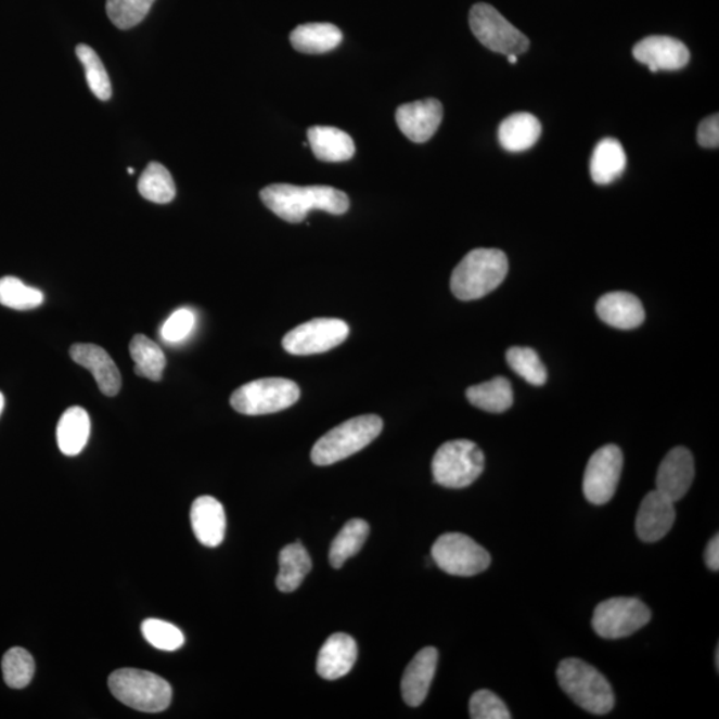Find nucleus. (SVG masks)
Wrapping results in <instances>:
<instances>
[{
    "label": "nucleus",
    "mask_w": 719,
    "mask_h": 719,
    "mask_svg": "<svg viewBox=\"0 0 719 719\" xmlns=\"http://www.w3.org/2000/svg\"><path fill=\"white\" fill-rule=\"evenodd\" d=\"M69 355L76 364L92 373L103 395L113 397L119 394L120 372L113 358L102 347L95 344H75L69 349Z\"/></svg>",
    "instance_id": "17"
},
{
    "label": "nucleus",
    "mask_w": 719,
    "mask_h": 719,
    "mask_svg": "<svg viewBox=\"0 0 719 719\" xmlns=\"http://www.w3.org/2000/svg\"><path fill=\"white\" fill-rule=\"evenodd\" d=\"M438 652L424 647L414 656L401 680V694L408 706L418 707L429 693L437 669Z\"/></svg>",
    "instance_id": "18"
},
{
    "label": "nucleus",
    "mask_w": 719,
    "mask_h": 719,
    "mask_svg": "<svg viewBox=\"0 0 719 719\" xmlns=\"http://www.w3.org/2000/svg\"><path fill=\"white\" fill-rule=\"evenodd\" d=\"M470 711L473 719H510L512 717L506 705L490 690H478L472 695Z\"/></svg>",
    "instance_id": "38"
},
{
    "label": "nucleus",
    "mask_w": 719,
    "mask_h": 719,
    "mask_svg": "<svg viewBox=\"0 0 719 719\" xmlns=\"http://www.w3.org/2000/svg\"><path fill=\"white\" fill-rule=\"evenodd\" d=\"M383 426V420L376 414H364L345 421L314 444L311 452L312 463L326 466L350 458L376 440L382 434Z\"/></svg>",
    "instance_id": "4"
},
{
    "label": "nucleus",
    "mask_w": 719,
    "mask_h": 719,
    "mask_svg": "<svg viewBox=\"0 0 719 719\" xmlns=\"http://www.w3.org/2000/svg\"><path fill=\"white\" fill-rule=\"evenodd\" d=\"M368 536H370V525L364 519L355 518L345 524L330 549V563L333 568H342L345 561L360 552Z\"/></svg>",
    "instance_id": "30"
},
{
    "label": "nucleus",
    "mask_w": 719,
    "mask_h": 719,
    "mask_svg": "<svg viewBox=\"0 0 719 719\" xmlns=\"http://www.w3.org/2000/svg\"><path fill=\"white\" fill-rule=\"evenodd\" d=\"M633 55L637 61L646 64L652 73L677 72L690 61L688 47L681 40L660 35L642 39L634 46Z\"/></svg>",
    "instance_id": "14"
},
{
    "label": "nucleus",
    "mask_w": 719,
    "mask_h": 719,
    "mask_svg": "<svg viewBox=\"0 0 719 719\" xmlns=\"http://www.w3.org/2000/svg\"><path fill=\"white\" fill-rule=\"evenodd\" d=\"M308 140L316 159L321 162L342 163L352 159L355 155L354 139L336 127H311Z\"/></svg>",
    "instance_id": "22"
},
{
    "label": "nucleus",
    "mask_w": 719,
    "mask_h": 719,
    "mask_svg": "<svg viewBox=\"0 0 719 719\" xmlns=\"http://www.w3.org/2000/svg\"><path fill=\"white\" fill-rule=\"evenodd\" d=\"M139 194L145 201L156 204H167L174 201L177 195V185L165 166L161 163L152 162L144 169L138 183Z\"/></svg>",
    "instance_id": "31"
},
{
    "label": "nucleus",
    "mask_w": 719,
    "mask_h": 719,
    "mask_svg": "<svg viewBox=\"0 0 719 719\" xmlns=\"http://www.w3.org/2000/svg\"><path fill=\"white\" fill-rule=\"evenodd\" d=\"M142 633L149 644L159 651L175 652L185 642V637L179 628L157 618L145 619L142 624Z\"/></svg>",
    "instance_id": "37"
},
{
    "label": "nucleus",
    "mask_w": 719,
    "mask_h": 719,
    "mask_svg": "<svg viewBox=\"0 0 719 719\" xmlns=\"http://www.w3.org/2000/svg\"><path fill=\"white\" fill-rule=\"evenodd\" d=\"M191 525L196 539L204 547H219L224 540L227 528L223 505L214 497H197L191 506Z\"/></svg>",
    "instance_id": "19"
},
{
    "label": "nucleus",
    "mask_w": 719,
    "mask_h": 719,
    "mask_svg": "<svg viewBox=\"0 0 719 719\" xmlns=\"http://www.w3.org/2000/svg\"><path fill=\"white\" fill-rule=\"evenodd\" d=\"M4 682L10 688L23 689L30 685L35 675V660L23 647L10 649L2 660Z\"/></svg>",
    "instance_id": "34"
},
{
    "label": "nucleus",
    "mask_w": 719,
    "mask_h": 719,
    "mask_svg": "<svg viewBox=\"0 0 719 719\" xmlns=\"http://www.w3.org/2000/svg\"><path fill=\"white\" fill-rule=\"evenodd\" d=\"M510 271V261L502 251L477 248L471 251L450 278V290L460 300L482 299L495 291Z\"/></svg>",
    "instance_id": "2"
},
{
    "label": "nucleus",
    "mask_w": 719,
    "mask_h": 719,
    "mask_svg": "<svg viewBox=\"0 0 719 719\" xmlns=\"http://www.w3.org/2000/svg\"><path fill=\"white\" fill-rule=\"evenodd\" d=\"M348 335L349 326L341 319H313L286 333L283 347L295 356L319 355L338 347Z\"/></svg>",
    "instance_id": "11"
},
{
    "label": "nucleus",
    "mask_w": 719,
    "mask_h": 719,
    "mask_svg": "<svg viewBox=\"0 0 719 719\" xmlns=\"http://www.w3.org/2000/svg\"><path fill=\"white\" fill-rule=\"evenodd\" d=\"M44 295L42 291L26 285L14 277L0 279V304L16 309V311H30L42 306Z\"/></svg>",
    "instance_id": "32"
},
{
    "label": "nucleus",
    "mask_w": 719,
    "mask_h": 719,
    "mask_svg": "<svg viewBox=\"0 0 719 719\" xmlns=\"http://www.w3.org/2000/svg\"><path fill=\"white\" fill-rule=\"evenodd\" d=\"M694 479V459L683 447L671 449L657 473V489L669 500L680 501L689 492Z\"/></svg>",
    "instance_id": "16"
},
{
    "label": "nucleus",
    "mask_w": 719,
    "mask_h": 719,
    "mask_svg": "<svg viewBox=\"0 0 719 719\" xmlns=\"http://www.w3.org/2000/svg\"><path fill=\"white\" fill-rule=\"evenodd\" d=\"M260 197L268 209L288 223H301L314 209L332 215L349 209L348 195L329 185L272 184L260 192Z\"/></svg>",
    "instance_id": "1"
},
{
    "label": "nucleus",
    "mask_w": 719,
    "mask_h": 719,
    "mask_svg": "<svg viewBox=\"0 0 719 719\" xmlns=\"http://www.w3.org/2000/svg\"><path fill=\"white\" fill-rule=\"evenodd\" d=\"M108 688L121 704L139 711H165L172 701L171 685L147 670H115L108 678Z\"/></svg>",
    "instance_id": "5"
},
{
    "label": "nucleus",
    "mask_w": 719,
    "mask_h": 719,
    "mask_svg": "<svg viewBox=\"0 0 719 719\" xmlns=\"http://www.w3.org/2000/svg\"><path fill=\"white\" fill-rule=\"evenodd\" d=\"M624 455L617 446H605L590 458L583 475V495L594 505H605L616 495Z\"/></svg>",
    "instance_id": "12"
},
{
    "label": "nucleus",
    "mask_w": 719,
    "mask_h": 719,
    "mask_svg": "<svg viewBox=\"0 0 719 719\" xmlns=\"http://www.w3.org/2000/svg\"><path fill=\"white\" fill-rule=\"evenodd\" d=\"M508 364L526 383L540 387L547 383V368L542 364L540 356L530 348L513 347L506 352Z\"/></svg>",
    "instance_id": "35"
},
{
    "label": "nucleus",
    "mask_w": 719,
    "mask_h": 719,
    "mask_svg": "<svg viewBox=\"0 0 719 719\" xmlns=\"http://www.w3.org/2000/svg\"><path fill=\"white\" fill-rule=\"evenodd\" d=\"M3 409H4V396L2 391H0V414H2Z\"/></svg>",
    "instance_id": "42"
},
{
    "label": "nucleus",
    "mask_w": 719,
    "mask_h": 719,
    "mask_svg": "<svg viewBox=\"0 0 719 719\" xmlns=\"http://www.w3.org/2000/svg\"><path fill=\"white\" fill-rule=\"evenodd\" d=\"M698 144L705 149H718L719 145V116L718 114L701 121L697 133Z\"/></svg>",
    "instance_id": "40"
},
{
    "label": "nucleus",
    "mask_w": 719,
    "mask_h": 719,
    "mask_svg": "<svg viewBox=\"0 0 719 719\" xmlns=\"http://www.w3.org/2000/svg\"><path fill=\"white\" fill-rule=\"evenodd\" d=\"M627 154L622 144L616 139L606 138L595 145L592 161H590V175L594 183L606 185L617 180L627 168Z\"/></svg>",
    "instance_id": "25"
},
{
    "label": "nucleus",
    "mask_w": 719,
    "mask_h": 719,
    "mask_svg": "<svg viewBox=\"0 0 719 719\" xmlns=\"http://www.w3.org/2000/svg\"><path fill=\"white\" fill-rule=\"evenodd\" d=\"M91 420L86 409L68 408L62 414L56 428V441L61 452L66 455H78L89 442Z\"/></svg>",
    "instance_id": "23"
},
{
    "label": "nucleus",
    "mask_w": 719,
    "mask_h": 719,
    "mask_svg": "<svg viewBox=\"0 0 719 719\" xmlns=\"http://www.w3.org/2000/svg\"><path fill=\"white\" fill-rule=\"evenodd\" d=\"M156 0H107L110 21L120 30H130L149 15Z\"/></svg>",
    "instance_id": "36"
},
{
    "label": "nucleus",
    "mask_w": 719,
    "mask_h": 719,
    "mask_svg": "<svg viewBox=\"0 0 719 719\" xmlns=\"http://www.w3.org/2000/svg\"><path fill=\"white\" fill-rule=\"evenodd\" d=\"M127 171H128V174H136V169H133V168H128Z\"/></svg>",
    "instance_id": "45"
},
{
    "label": "nucleus",
    "mask_w": 719,
    "mask_h": 719,
    "mask_svg": "<svg viewBox=\"0 0 719 719\" xmlns=\"http://www.w3.org/2000/svg\"><path fill=\"white\" fill-rule=\"evenodd\" d=\"M195 324V314L191 309H178V311L169 316L165 325L162 326L163 341L171 344L183 342L194 331Z\"/></svg>",
    "instance_id": "39"
},
{
    "label": "nucleus",
    "mask_w": 719,
    "mask_h": 719,
    "mask_svg": "<svg viewBox=\"0 0 719 719\" xmlns=\"http://www.w3.org/2000/svg\"><path fill=\"white\" fill-rule=\"evenodd\" d=\"M485 455L475 442L453 440L442 444L432 461L435 482L444 488L463 489L482 476Z\"/></svg>",
    "instance_id": "6"
},
{
    "label": "nucleus",
    "mask_w": 719,
    "mask_h": 719,
    "mask_svg": "<svg viewBox=\"0 0 719 719\" xmlns=\"http://www.w3.org/2000/svg\"><path fill=\"white\" fill-rule=\"evenodd\" d=\"M280 570L277 587L280 592L291 593L300 587L312 569V560L300 542L290 543L279 555Z\"/></svg>",
    "instance_id": "27"
},
{
    "label": "nucleus",
    "mask_w": 719,
    "mask_h": 719,
    "mask_svg": "<svg viewBox=\"0 0 719 719\" xmlns=\"http://www.w3.org/2000/svg\"><path fill=\"white\" fill-rule=\"evenodd\" d=\"M652 612L639 599L616 598L595 607L592 627L602 639L629 637L651 621Z\"/></svg>",
    "instance_id": "10"
},
{
    "label": "nucleus",
    "mask_w": 719,
    "mask_h": 719,
    "mask_svg": "<svg viewBox=\"0 0 719 719\" xmlns=\"http://www.w3.org/2000/svg\"><path fill=\"white\" fill-rule=\"evenodd\" d=\"M508 61H510L511 64H516L517 63V55L508 56Z\"/></svg>",
    "instance_id": "43"
},
{
    "label": "nucleus",
    "mask_w": 719,
    "mask_h": 719,
    "mask_svg": "<svg viewBox=\"0 0 719 719\" xmlns=\"http://www.w3.org/2000/svg\"><path fill=\"white\" fill-rule=\"evenodd\" d=\"M676 522L675 502L658 490L647 493L642 500L635 519L637 536L644 542L664 539Z\"/></svg>",
    "instance_id": "15"
},
{
    "label": "nucleus",
    "mask_w": 719,
    "mask_h": 719,
    "mask_svg": "<svg viewBox=\"0 0 719 719\" xmlns=\"http://www.w3.org/2000/svg\"><path fill=\"white\" fill-rule=\"evenodd\" d=\"M341 28L331 23H307L291 33V43L303 54H325L342 43Z\"/></svg>",
    "instance_id": "26"
},
{
    "label": "nucleus",
    "mask_w": 719,
    "mask_h": 719,
    "mask_svg": "<svg viewBox=\"0 0 719 719\" xmlns=\"http://www.w3.org/2000/svg\"><path fill=\"white\" fill-rule=\"evenodd\" d=\"M716 666H717V669H719V647H717V651H716Z\"/></svg>",
    "instance_id": "44"
},
{
    "label": "nucleus",
    "mask_w": 719,
    "mask_h": 719,
    "mask_svg": "<svg viewBox=\"0 0 719 719\" xmlns=\"http://www.w3.org/2000/svg\"><path fill=\"white\" fill-rule=\"evenodd\" d=\"M557 680L573 703L592 715H607L615 707L616 698L611 683L582 659H564L557 669Z\"/></svg>",
    "instance_id": "3"
},
{
    "label": "nucleus",
    "mask_w": 719,
    "mask_h": 719,
    "mask_svg": "<svg viewBox=\"0 0 719 719\" xmlns=\"http://www.w3.org/2000/svg\"><path fill=\"white\" fill-rule=\"evenodd\" d=\"M130 354L136 362V373L151 382H159L166 370L167 360L163 349L144 335H137L130 344Z\"/></svg>",
    "instance_id": "29"
},
{
    "label": "nucleus",
    "mask_w": 719,
    "mask_h": 719,
    "mask_svg": "<svg viewBox=\"0 0 719 719\" xmlns=\"http://www.w3.org/2000/svg\"><path fill=\"white\" fill-rule=\"evenodd\" d=\"M707 568L712 572L719 570V536L712 537L705 551Z\"/></svg>",
    "instance_id": "41"
},
{
    "label": "nucleus",
    "mask_w": 719,
    "mask_h": 719,
    "mask_svg": "<svg viewBox=\"0 0 719 719\" xmlns=\"http://www.w3.org/2000/svg\"><path fill=\"white\" fill-rule=\"evenodd\" d=\"M595 311L604 323L618 330H634L645 320V309L639 297L628 292H612L602 296Z\"/></svg>",
    "instance_id": "21"
},
{
    "label": "nucleus",
    "mask_w": 719,
    "mask_h": 719,
    "mask_svg": "<svg viewBox=\"0 0 719 719\" xmlns=\"http://www.w3.org/2000/svg\"><path fill=\"white\" fill-rule=\"evenodd\" d=\"M432 558L450 576L472 577L489 568L490 554L470 536L446 534L432 547Z\"/></svg>",
    "instance_id": "8"
},
{
    "label": "nucleus",
    "mask_w": 719,
    "mask_h": 719,
    "mask_svg": "<svg viewBox=\"0 0 719 719\" xmlns=\"http://www.w3.org/2000/svg\"><path fill=\"white\" fill-rule=\"evenodd\" d=\"M76 55L84 64L87 85H89L93 95L101 99V101H110V98L113 97V89H111L110 76L105 72L101 57L87 44L76 47Z\"/></svg>",
    "instance_id": "33"
},
{
    "label": "nucleus",
    "mask_w": 719,
    "mask_h": 719,
    "mask_svg": "<svg viewBox=\"0 0 719 719\" xmlns=\"http://www.w3.org/2000/svg\"><path fill=\"white\" fill-rule=\"evenodd\" d=\"M356 659H358L356 641L348 634L336 633L331 635L320 649L316 670L324 680L335 681L352 670Z\"/></svg>",
    "instance_id": "20"
},
{
    "label": "nucleus",
    "mask_w": 719,
    "mask_h": 719,
    "mask_svg": "<svg viewBox=\"0 0 719 719\" xmlns=\"http://www.w3.org/2000/svg\"><path fill=\"white\" fill-rule=\"evenodd\" d=\"M442 116V104L437 99L402 104L396 111L397 126L414 143L428 142L440 127Z\"/></svg>",
    "instance_id": "13"
},
{
    "label": "nucleus",
    "mask_w": 719,
    "mask_h": 719,
    "mask_svg": "<svg viewBox=\"0 0 719 719\" xmlns=\"http://www.w3.org/2000/svg\"><path fill=\"white\" fill-rule=\"evenodd\" d=\"M542 132L535 115L517 113L501 121L499 140L501 147L510 152H523L534 147Z\"/></svg>",
    "instance_id": "24"
},
{
    "label": "nucleus",
    "mask_w": 719,
    "mask_h": 719,
    "mask_svg": "<svg viewBox=\"0 0 719 719\" xmlns=\"http://www.w3.org/2000/svg\"><path fill=\"white\" fill-rule=\"evenodd\" d=\"M472 406L485 412L502 413L513 406V389L510 380L495 377L483 384L473 385L466 390Z\"/></svg>",
    "instance_id": "28"
},
{
    "label": "nucleus",
    "mask_w": 719,
    "mask_h": 719,
    "mask_svg": "<svg viewBox=\"0 0 719 719\" xmlns=\"http://www.w3.org/2000/svg\"><path fill=\"white\" fill-rule=\"evenodd\" d=\"M300 388L288 378H260L243 385L231 396V406L247 416L277 413L296 405Z\"/></svg>",
    "instance_id": "7"
},
{
    "label": "nucleus",
    "mask_w": 719,
    "mask_h": 719,
    "mask_svg": "<svg viewBox=\"0 0 719 719\" xmlns=\"http://www.w3.org/2000/svg\"><path fill=\"white\" fill-rule=\"evenodd\" d=\"M472 33L490 51L522 55L529 49V39L508 22L493 5L477 3L470 14Z\"/></svg>",
    "instance_id": "9"
}]
</instances>
